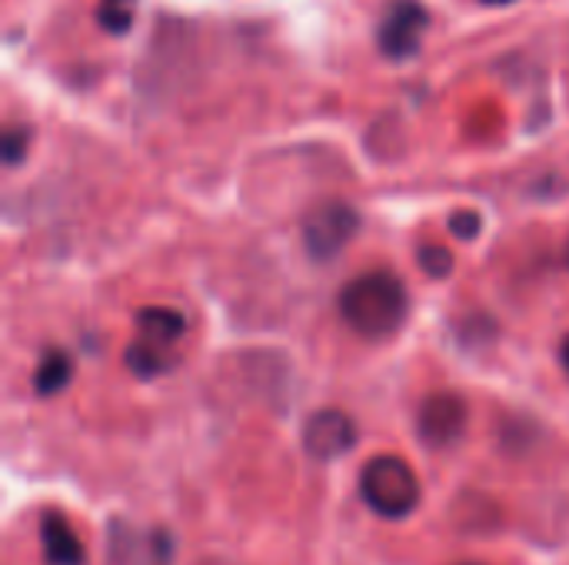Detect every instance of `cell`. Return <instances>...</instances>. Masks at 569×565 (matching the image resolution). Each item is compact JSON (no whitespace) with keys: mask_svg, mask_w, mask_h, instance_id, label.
Instances as JSON below:
<instances>
[{"mask_svg":"<svg viewBox=\"0 0 569 565\" xmlns=\"http://www.w3.org/2000/svg\"><path fill=\"white\" fill-rule=\"evenodd\" d=\"M407 313H410V296L393 273H363L350 280L340 293L343 323L367 340H387L400 333Z\"/></svg>","mask_w":569,"mask_h":565,"instance_id":"cell-1","label":"cell"},{"mask_svg":"<svg viewBox=\"0 0 569 565\" xmlns=\"http://www.w3.org/2000/svg\"><path fill=\"white\" fill-rule=\"evenodd\" d=\"M360 216L347 203H320L303 220V243L313 260H333L347 250V243L357 236Z\"/></svg>","mask_w":569,"mask_h":565,"instance_id":"cell-4","label":"cell"},{"mask_svg":"<svg viewBox=\"0 0 569 565\" xmlns=\"http://www.w3.org/2000/svg\"><path fill=\"white\" fill-rule=\"evenodd\" d=\"M430 13L417 0H397L380 23V50L393 60H407L420 50Z\"/></svg>","mask_w":569,"mask_h":565,"instance_id":"cell-6","label":"cell"},{"mask_svg":"<svg viewBox=\"0 0 569 565\" xmlns=\"http://www.w3.org/2000/svg\"><path fill=\"white\" fill-rule=\"evenodd\" d=\"M70 376H73V363H70V356H67V353H60V350H53V353H47V356H43V363L37 366L33 386H37V393H40V396H53V393H60V390L70 383Z\"/></svg>","mask_w":569,"mask_h":565,"instance_id":"cell-9","label":"cell"},{"mask_svg":"<svg viewBox=\"0 0 569 565\" xmlns=\"http://www.w3.org/2000/svg\"><path fill=\"white\" fill-rule=\"evenodd\" d=\"M460 565H483V563H460Z\"/></svg>","mask_w":569,"mask_h":565,"instance_id":"cell-18","label":"cell"},{"mask_svg":"<svg viewBox=\"0 0 569 565\" xmlns=\"http://www.w3.org/2000/svg\"><path fill=\"white\" fill-rule=\"evenodd\" d=\"M567 266H569V243H567Z\"/></svg>","mask_w":569,"mask_h":565,"instance_id":"cell-17","label":"cell"},{"mask_svg":"<svg viewBox=\"0 0 569 565\" xmlns=\"http://www.w3.org/2000/svg\"><path fill=\"white\" fill-rule=\"evenodd\" d=\"M40 543H43V556L50 565H83L87 553L80 536L70 529V523L63 516H47L40 526Z\"/></svg>","mask_w":569,"mask_h":565,"instance_id":"cell-8","label":"cell"},{"mask_svg":"<svg viewBox=\"0 0 569 565\" xmlns=\"http://www.w3.org/2000/svg\"><path fill=\"white\" fill-rule=\"evenodd\" d=\"M27 147H30V130L10 127V130L3 133V160H7V167H17L20 157L27 153Z\"/></svg>","mask_w":569,"mask_h":565,"instance_id":"cell-12","label":"cell"},{"mask_svg":"<svg viewBox=\"0 0 569 565\" xmlns=\"http://www.w3.org/2000/svg\"><path fill=\"white\" fill-rule=\"evenodd\" d=\"M420 270H423L427 276H433V280H443V276L453 273V253H450L447 246L430 243V246L420 250Z\"/></svg>","mask_w":569,"mask_h":565,"instance_id":"cell-10","label":"cell"},{"mask_svg":"<svg viewBox=\"0 0 569 565\" xmlns=\"http://www.w3.org/2000/svg\"><path fill=\"white\" fill-rule=\"evenodd\" d=\"M360 496L380 519H407L420 506V480L413 466L393 453L373 456L360 473Z\"/></svg>","mask_w":569,"mask_h":565,"instance_id":"cell-2","label":"cell"},{"mask_svg":"<svg viewBox=\"0 0 569 565\" xmlns=\"http://www.w3.org/2000/svg\"><path fill=\"white\" fill-rule=\"evenodd\" d=\"M483 3H490V7H507V3H513V0H483Z\"/></svg>","mask_w":569,"mask_h":565,"instance_id":"cell-15","label":"cell"},{"mask_svg":"<svg viewBox=\"0 0 569 565\" xmlns=\"http://www.w3.org/2000/svg\"><path fill=\"white\" fill-rule=\"evenodd\" d=\"M480 230H483V220H480V213H473V210H460V213L450 216V233H453L457 240H473Z\"/></svg>","mask_w":569,"mask_h":565,"instance_id":"cell-13","label":"cell"},{"mask_svg":"<svg viewBox=\"0 0 569 565\" xmlns=\"http://www.w3.org/2000/svg\"><path fill=\"white\" fill-rule=\"evenodd\" d=\"M183 330H187V323L177 310H167V306L140 310L137 313V343H130V350H127V366L143 380L167 373L177 360V343H180Z\"/></svg>","mask_w":569,"mask_h":565,"instance_id":"cell-3","label":"cell"},{"mask_svg":"<svg viewBox=\"0 0 569 565\" xmlns=\"http://www.w3.org/2000/svg\"><path fill=\"white\" fill-rule=\"evenodd\" d=\"M113 3H130V0H113Z\"/></svg>","mask_w":569,"mask_h":565,"instance_id":"cell-16","label":"cell"},{"mask_svg":"<svg viewBox=\"0 0 569 565\" xmlns=\"http://www.w3.org/2000/svg\"><path fill=\"white\" fill-rule=\"evenodd\" d=\"M97 17H100V27L110 30V33H123L133 23V10L127 3H113V0H103Z\"/></svg>","mask_w":569,"mask_h":565,"instance_id":"cell-11","label":"cell"},{"mask_svg":"<svg viewBox=\"0 0 569 565\" xmlns=\"http://www.w3.org/2000/svg\"><path fill=\"white\" fill-rule=\"evenodd\" d=\"M357 446V426L340 410H320L303 426V450L313 460H340Z\"/></svg>","mask_w":569,"mask_h":565,"instance_id":"cell-7","label":"cell"},{"mask_svg":"<svg viewBox=\"0 0 569 565\" xmlns=\"http://www.w3.org/2000/svg\"><path fill=\"white\" fill-rule=\"evenodd\" d=\"M467 420H470V410H467L463 396H457V393H433L420 406L417 433H420V440L430 450H450L467 433Z\"/></svg>","mask_w":569,"mask_h":565,"instance_id":"cell-5","label":"cell"},{"mask_svg":"<svg viewBox=\"0 0 569 565\" xmlns=\"http://www.w3.org/2000/svg\"><path fill=\"white\" fill-rule=\"evenodd\" d=\"M560 363H563V370H567L569 376V336L563 340V346H560Z\"/></svg>","mask_w":569,"mask_h":565,"instance_id":"cell-14","label":"cell"}]
</instances>
